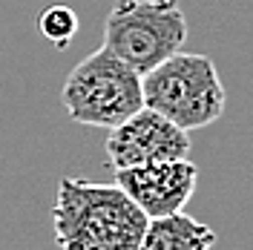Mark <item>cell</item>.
Wrapping results in <instances>:
<instances>
[{
    "label": "cell",
    "mask_w": 253,
    "mask_h": 250,
    "mask_svg": "<svg viewBox=\"0 0 253 250\" xmlns=\"http://www.w3.org/2000/svg\"><path fill=\"white\" fill-rule=\"evenodd\" d=\"M61 101L72 121L112 129L144 107L141 75L101 46L72 66L63 81Z\"/></svg>",
    "instance_id": "4"
},
{
    "label": "cell",
    "mask_w": 253,
    "mask_h": 250,
    "mask_svg": "<svg viewBox=\"0 0 253 250\" xmlns=\"http://www.w3.org/2000/svg\"><path fill=\"white\" fill-rule=\"evenodd\" d=\"M61 250H138L147 216L118 184L61 178L52 207Z\"/></svg>",
    "instance_id": "1"
},
{
    "label": "cell",
    "mask_w": 253,
    "mask_h": 250,
    "mask_svg": "<svg viewBox=\"0 0 253 250\" xmlns=\"http://www.w3.org/2000/svg\"><path fill=\"white\" fill-rule=\"evenodd\" d=\"M190 135L187 129L175 126L161 112L141 107L126 121L110 129L107 138V164L112 170L141 167L153 161H175L187 158Z\"/></svg>",
    "instance_id": "5"
},
{
    "label": "cell",
    "mask_w": 253,
    "mask_h": 250,
    "mask_svg": "<svg viewBox=\"0 0 253 250\" xmlns=\"http://www.w3.org/2000/svg\"><path fill=\"white\" fill-rule=\"evenodd\" d=\"M144 107L161 112L181 129H202L219 121L227 95L207 55L175 52L141 75Z\"/></svg>",
    "instance_id": "2"
},
{
    "label": "cell",
    "mask_w": 253,
    "mask_h": 250,
    "mask_svg": "<svg viewBox=\"0 0 253 250\" xmlns=\"http://www.w3.org/2000/svg\"><path fill=\"white\" fill-rule=\"evenodd\" d=\"M184 41L187 17L178 0H115L104 20V49L138 75L181 52Z\"/></svg>",
    "instance_id": "3"
},
{
    "label": "cell",
    "mask_w": 253,
    "mask_h": 250,
    "mask_svg": "<svg viewBox=\"0 0 253 250\" xmlns=\"http://www.w3.org/2000/svg\"><path fill=\"white\" fill-rule=\"evenodd\" d=\"M196 181H199V170L187 158L115 170V184L138 204V210L147 219L181 213L190 196L196 193Z\"/></svg>",
    "instance_id": "6"
},
{
    "label": "cell",
    "mask_w": 253,
    "mask_h": 250,
    "mask_svg": "<svg viewBox=\"0 0 253 250\" xmlns=\"http://www.w3.org/2000/svg\"><path fill=\"white\" fill-rule=\"evenodd\" d=\"M216 233L184 210L173 216L150 219L138 250H213Z\"/></svg>",
    "instance_id": "7"
},
{
    "label": "cell",
    "mask_w": 253,
    "mask_h": 250,
    "mask_svg": "<svg viewBox=\"0 0 253 250\" xmlns=\"http://www.w3.org/2000/svg\"><path fill=\"white\" fill-rule=\"evenodd\" d=\"M38 29L46 38L52 46H69L72 38L78 35V15L75 9L63 6V3H55V6H46L41 15H38Z\"/></svg>",
    "instance_id": "8"
}]
</instances>
